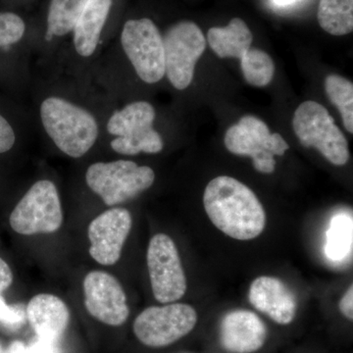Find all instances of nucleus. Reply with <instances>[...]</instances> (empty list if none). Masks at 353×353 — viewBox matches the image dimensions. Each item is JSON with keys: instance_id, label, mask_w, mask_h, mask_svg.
<instances>
[{"instance_id": "32", "label": "nucleus", "mask_w": 353, "mask_h": 353, "mask_svg": "<svg viewBox=\"0 0 353 353\" xmlns=\"http://www.w3.org/2000/svg\"><path fill=\"white\" fill-rule=\"evenodd\" d=\"M8 353H26L27 352V347L24 343H21V341H14L12 345L9 347L8 350H7Z\"/></svg>"}, {"instance_id": "18", "label": "nucleus", "mask_w": 353, "mask_h": 353, "mask_svg": "<svg viewBox=\"0 0 353 353\" xmlns=\"http://www.w3.org/2000/svg\"><path fill=\"white\" fill-rule=\"evenodd\" d=\"M26 317L39 338L58 341L68 327L70 312L60 297L39 294L28 303Z\"/></svg>"}, {"instance_id": "5", "label": "nucleus", "mask_w": 353, "mask_h": 353, "mask_svg": "<svg viewBox=\"0 0 353 353\" xmlns=\"http://www.w3.org/2000/svg\"><path fill=\"white\" fill-rule=\"evenodd\" d=\"M154 181L152 167L124 158L94 162L85 173L88 189L111 208L136 199L152 188Z\"/></svg>"}, {"instance_id": "13", "label": "nucleus", "mask_w": 353, "mask_h": 353, "mask_svg": "<svg viewBox=\"0 0 353 353\" xmlns=\"http://www.w3.org/2000/svg\"><path fill=\"white\" fill-rule=\"evenodd\" d=\"M85 306L92 317L103 324L118 327L130 314L125 290L119 281L108 272H90L83 283Z\"/></svg>"}, {"instance_id": "8", "label": "nucleus", "mask_w": 353, "mask_h": 353, "mask_svg": "<svg viewBox=\"0 0 353 353\" xmlns=\"http://www.w3.org/2000/svg\"><path fill=\"white\" fill-rule=\"evenodd\" d=\"M88 0H41L34 11L39 69L52 63Z\"/></svg>"}, {"instance_id": "30", "label": "nucleus", "mask_w": 353, "mask_h": 353, "mask_svg": "<svg viewBox=\"0 0 353 353\" xmlns=\"http://www.w3.org/2000/svg\"><path fill=\"white\" fill-rule=\"evenodd\" d=\"M340 310L347 319H353V285H350L340 301Z\"/></svg>"}, {"instance_id": "21", "label": "nucleus", "mask_w": 353, "mask_h": 353, "mask_svg": "<svg viewBox=\"0 0 353 353\" xmlns=\"http://www.w3.org/2000/svg\"><path fill=\"white\" fill-rule=\"evenodd\" d=\"M109 150L123 157L145 154H158L163 150L164 139L155 125L129 136L106 139Z\"/></svg>"}, {"instance_id": "20", "label": "nucleus", "mask_w": 353, "mask_h": 353, "mask_svg": "<svg viewBox=\"0 0 353 353\" xmlns=\"http://www.w3.org/2000/svg\"><path fill=\"white\" fill-rule=\"evenodd\" d=\"M209 46L220 58H239L252 46L253 36L245 21L234 18L226 27L211 28L208 31Z\"/></svg>"}, {"instance_id": "3", "label": "nucleus", "mask_w": 353, "mask_h": 353, "mask_svg": "<svg viewBox=\"0 0 353 353\" xmlns=\"http://www.w3.org/2000/svg\"><path fill=\"white\" fill-rule=\"evenodd\" d=\"M124 12L125 0H88L52 63L39 70L66 77L81 87H92L95 63Z\"/></svg>"}, {"instance_id": "23", "label": "nucleus", "mask_w": 353, "mask_h": 353, "mask_svg": "<svg viewBox=\"0 0 353 353\" xmlns=\"http://www.w3.org/2000/svg\"><path fill=\"white\" fill-rule=\"evenodd\" d=\"M318 22L333 36H345L353 30V0H320Z\"/></svg>"}, {"instance_id": "15", "label": "nucleus", "mask_w": 353, "mask_h": 353, "mask_svg": "<svg viewBox=\"0 0 353 353\" xmlns=\"http://www.w3.org/2000/svg\"><path fill=\"white\" fill-rule=\"evenodd\" d=\"M267 329L263 321L250 310L231 311L221 323L222 347L232 353L257 352L265 343Z\"/></svg>"}, {"instance_id": "4", "label": "nucleus", "mask_w": 353, "mask_h": 353, "mask_svg": "<svg viewBox=\"0 0 353 353\" xmlns=\"http://www.w3.org/2000/svg\"><path fill=\"white\" fill-rule=\"evenodd\" d=\"M203 204L209 219L231 238L250 241L264 231L266 214L250 188L231 176L213 179L206 187Z\"/></svg>"}, {"instance_id": "12", "label": "nucleus", "mask_w": 353, "mask_h": 353, "mask_svg": "<svg viewBox=\"0 0 353 353\" xmlns=\"http://www.w3.org/2000/svg\"><path fill=\"white\" fill-rule=\"evenodd\" d=\"M148 273L153 296L160 303H175L187 292V279L178 248L170 236L157 234L148 248Z\"/></svg>"}, {"instance_id": "9", "label": "nucleus", "mask_w": 353, "mask_h": 353, "mask_svg": "<svg viewBox=\"0 0 353 353\" xmlns=\"http://www.w3.org/2000/svg\"><path fill=\"white\" fill-rule=\"evenodd\" d=\"M165 78L176 90L190 87L194 69L206 48L201 28L190 21H179L162 32Z\"/></svg>"}, {"instance_id": "7", "label": "nucleus", "mask_w": 353, "mask_h": 353, "mask_svg": "<svg viewBox=\"0 0 353 353\" xmlns=\"http://www.w3.org/2000/svg\"><path fill=\"white\" fill-rule=\"evenodd\" d=\"M292 126L301 145L315 148L336 166L347 164L350 159L347 138L321 104L312 101L301 103L294 112Z\"/></svg>"}, {"instance_id": "22", "label": "nucleus", "mask_w": 353, "mask_h": 353, "mask_svg": "<svg viewBox=\"0 0 353 353\" xmlns=\"http://www.w3.org/2000/svg\"><path fill=\"white\" fill-rule=\"evenodd\" d=\"M352 215L339 213L332 218L325 243V254L330 261L341 263L352 255Z\"/></svg>"}, {"instance_id": "2", "label": "nucleus", "mask_w": 353, "mask_h": 353, "mask_svg": "<svg viewBox=\"0 0 353 353\" xmlns=\"http://www.w3.org/2000/svg\"><path fill=\"white\" fill-rule=\"evenodd\" d=\"M125 67L146 85L165 78L163 37L152 18L123 13L115 34L92 72V83L102 90Z\"/></svg>"}, {"instance_id": "1", "label": "nucleus", "mask_w": 353, "mask_h": 353, "mask_svg": "<svg viewBox=\"0 0 353 353\" xmlns=\"http://www.w3.org/2000/svg\"><path fill=\"white\" fill-rule=\"evenodd\" d=\"M32 92L39 130L58 152L81 159L101 143L104 117L113 101L99 88L39 71Z\"/></svg>"}, {"instance_id": "28", "label": "nucleus", "mask_w": 353, "mask_h": 353, "mask_svg": "<svg viewBox=\"0 0 353 353\" xmlns=\"http://www.w3.org/2000/svg\"><path fill=\"white\" fill-rule=\"evenodd\" d=\"M26 353H61L58 347V341L46 340V339L37 338L31 345L27 347Z\"/></svg>"}, {"instance_id": "24", "label": "nucleus", "mask_w": 353, "mask_h": 353, "mask_svg": "<svg viewBox=\"0 0 353 353\" xmlns=\"http://www.w3.org/2000/svg\"><path fill=\"white\" fill-rule=\"evenodd\" d=\"M243 77L250 85L257 88L266 87L273 79L275 66L273 60L263 50L250 48L241 58Z\"/></svg>"}, {"instance_id": "27", "label": "nucleus", "mask_w": 353, "mask_h": 353, "mask_svg": "<svg viewBox=\"0 0 353 353\" xmlns=\"http://www.w3.org/2000/svg\"><path fill=\"white\" fill-rule=\"evenodd\" d=\"M17 127L8 118L0 113V154L12 150L18 143Z\"/></svg>"}, {"instance_id": "14", "label": "nucleus", "mask_w": 353, "mask_h": 353, "mask_svg": "<svg viewBox=\"0 0 353 353\" xmlns=\"http://www.w3.org/2000/svg\"><path fill=\"white\" fill-rule=\"evenodd\" d=\"M132 225L131 213L124 208H112L95 217L88 229L90 256L103 266L117 263Z\"/></svg>"}, {"instance_id": "10", "label": "nucleus", "mask_w": 353, "mask_h": 353, "mask_svg": "<svg viewBox=\"0 0 353 353\" xmlns=\"http://www.w3.org/2000/svg\"><path fill=\"white\" fill-rule=\"evenodd\" d=\"M224 143L230 152L252 158L255 170L263 174L273 173L274 157H282L289 150L280 134H271L263 121L254 116H245L238 124L230 127Z\"/></svg>"}, {"instance_id": "33", "label": "nucleus", "mask_w": 353, "mask_h": 353, "mask_svg": "<svg viewBox=\"0 0 353 353\" xmlns=\"http://www.w3.org/2000/svg\"><path fill=\"white\" fill-rule=\"evenodd\" d=\"M297 0H274L276 4L278 6H290V4L294 3Z\"/></svg>"}, {"instance_id": "25", "label": "nucleus", "mask_w": 353, "mask_h": 353, "mask_svg": "<svg viewBox=\"0 0 353 353\" xmlns=\"http://www.w3.org/2000/svg\"><path fill=\"white\" fill-rule=\"evenodd\" d=\"M325 90L330 101L340 110L343 125L348 132H353V85L339 75H330L325 80Z\"/></svg>"}, {"instance_id": "11", "label": "nucleus", "mask_w": 353, "mask_h": 353, "mask_svg": "<svg viewBox=\"0 0 353 353\" xmlns=\"http://www.w3.org/2000/svg\"><path fill=\"white\" fill-rule=\"evenodd\" d=\"M197 313L192 306L167 303L145 309L134 322V333L141 343L150 347H163L194 330Z\"/></svg>"}, {"instance_id": "34", "label": "nucleus", "mask_w": 353, "mask_h": 353, "mask_svg": "<svg viewBox=\"0 0 353 353\" xmlns=\"http://www.w3.org/2000/svg\"><path fill=\"white\" fill-rule=\"evenodd\" d=\"M7 353H8V352H7Z\"/></svg>"}, {"instance_id": "19", "label": "nucleus", "mask_w": 353, "mask_h": 353, "mask_svg": "<svg viewBox=\"0 0 353 353\" xmlns=\"http://www.w3.org/2000/svg\"><path fill=\"white\" fill-rule=\"evenodd\" d=\"M30 50L36 54L34 12L7 9L0 11V51Z\"/></svg>"}, {"instance_id": "17", "label": "nucleus", "mask_w": 353, "mask_h": 353, "mask_svg": "<svg viewBox=\"0 0 353 353\" xmlns=\"http://www.w3.org/2000/svg\"><path fill=\"white\" fill-rule=\"evenodd\" d=\"M157 109L150 101H129L122 105L116 102L104 117L102 125V141L106 139L129 136L155 125Z\"/></svg>"}, {"instance_id": "6", "label": "nucleus", "mask_w": 353, "mask_h": 353, "mask_svg": "<svg viewBox=\"0 0 353 353\" xmlns=\"http://www.w3.org/2000/svg\"><path fill=\"white\" fill-rule=\"evenodd\" d=\"M13 231L24 236L55 233L63 223V209L57 183L50 179L36 181L11 212Z\"/></svg>"}, {"instance_id": "31", "label": "nucleus", "mask_w": 353, "mask_h": 353, "mask_svg": "<svg viewBox=\"0 0 353 353\" xmlns=\"http://www.w3.org/2000/svg\"><path fill=\"white\" fill-rule=\"evenodd\" d=\"M41 1V0H14L16 3L15 9L27 11V12H34Z\"/></svg>"}, {"instance_id": "29", "label": "nucleus", "mask_w": 353, "mask_h": 353, "mask_svg": "<svg viewBox=\"0 0 353 353\" xmlns=\"http://www.w3.org/2000/svg\"><path fill=\"white\" fill-rule=\"evenodd\" d=\"M13 282V273L9 265L0 259V292L8 289Z\"/></svg>"}, {"instance_id": "16", "label": "nucleus", "mask_w": 353, "mask_h": 353, "mask_svg": "<svg viewBox=\"0 0 353 353\" xmlns=\"http://www.w3.org/2000/svg\"><path fill=\"white\" fill-rule=\"evenodd\" d=\"M248 299L253 307L278 324H290L296 317V296L280 279L269 276L255 279L250 285Z\"/></svg>"}, {"instance_id": "26", "label": "nucleus", "mask_w": 353, "mask_h": 353, "mask_svg": "<svg viewBox=\"0 0 353 353\" xmlns=\"http://www.w3.org/2000/svg\"><path fill=\"white\" fill-rule=\"evenodd\" d=\"M25 321L24 311L17 306L7 305L4 299L0 296V324L7 329L17 330Z\"/></svg>"}]
</instances>
